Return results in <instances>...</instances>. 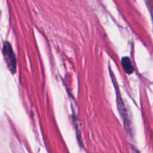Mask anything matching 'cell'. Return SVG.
I'll return each instance as SVG.
<instances>
[{"instance_id": "3957f363", "label": "cell", "mask_w": 153, "mask_h": 153, "mask_svg": "<svg viewBox=\"0 0 153 153\" xmlns=\"http://www.w3.org/2000/svg\"><path fill=\"white\" fill-rule=\"evenodd\" d=\"M122 67L123 68L124 71L128 74H131L134 72V66H133L132 62H131V59L128 57H123L122 58Z\"/></svg>"}, {"instance_id": "7a4b0ae2", "label": "cell", "mask_w": 153, "mask_h": 153, "mask_svg": "<svg viewBox=\"0 0 153 153\" xmlns=\"http://www.w3.org/2000/svg\"><path fill=\"white\" fill-rule=\"evenodd\" d=\"M2 53L7 68L9 69L10 73L14 74L16 71V56L14 55V52H13L11 45L8 42L5 41L3 43Z\"/></svg>"}, {"instance_id": "277c9868", "label": "cell", "mask_w": 153, "mask_h": 153, "mask_svg": "<svg viewBox=\"0 0 153 153\" xmlns=\"http://www.w3.org/2000/svg\"><path fill=\"white\" fill-rule=\"evenodd\" d=\"M131 153H140V151H139L135 146H133V145H131Z\"/></svg>"}, {"instance_id": "6da1fadb", "label": "cell", "mask_w": 153, "mask_h": 153, "mask_svg": "<svg viewBox=\"0 0 153 153\" xmlns=\"http://www.w3.org/2000/svg\"><path fill=\"white\" fill-rule=\"evenodd\" d=\"M111 79L113 80L114 85L115 88V91H116L117 95V104L118 111L120 112V115L121 118L123 121L124 126H125V129L126 132L128 134L131 135V121H130L129 117H128V114L127 113L125 103H124L122 97H121L120 91L119 90V87L117 85V82L115 80L114 76L112 73V71L111 70Z\"/></svg>"}]
</instances>
